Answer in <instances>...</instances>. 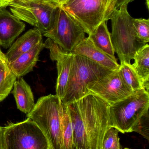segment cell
<instances>
[{
	"label": "cell",
	"instance_id": "15",
	"mask_svg": "<svg viewBox=\"0 0 149 149\" xmlns=\"http://www.w3.org/2000/svg\"><path fill=\"white\" fill-rule=\"evenodd\" d=\"M44 48L43 42L36 45L29 51L19 56L9 65L17 78L26 75L33 70L39 58L41 51Z\"/></svg>",
	"mask_w": 149,
	"mask_h": 149
},
{
	"label": "cell",
	"instance_id": "21",
	"mask_svg": "<svg viewBox=\"0 0 149 149\" xmlns=\"http://www.w3.org/2000/svg\"><path fill=\"white\" fill-rule=\"evenodd\" d=\"M61 115L63 149H73V130L68 106L62 103Z\"/></svg>",
	"mask_w": 149,
	"mask_h": 149
},
{
	"label": "cell",
	"instance_id": "17",
	"mask_svg": "<svg viewBox=\"0 0 149 149\" xmlns=\"http://www.w3.org/2000/svg\"><path fill=\"white\" fill-rule=\"evenodd\" d=\"M88 37L99 49L113 60L117 61L111 40V34L108 29L106 22H102L97 26L88 35Z\"/></svg>",
	"mask_w": 149,
	"mask_h": 149
},
{
	"label": "cell",
	"instance_id": "19",
	"mask_svg": "<svg viewBox=\"0 0 149 149\" xmlns=\"http://www.w3.org/2000/svg\"><path fill=\"white\" fill-rule=\"evenodd\" d=\"M134 63L132 65L134 70L142 80L144 88L149 92V45L146 44L135 54Z\"/></svg>",
	"mask_w": 149,
	"mask_h": 149
},
{
	"label": "cell",
	"instance_id": "20",
	"mask_svg": "<svg viewBox=\"0 0 149 149\" xmlns=\"http://www.w3.org/2000/svg\"><path fill=\"white\" fill-rule=\"evenodd\" d=\"M118 71L125 84L133 92L144 88L142 80L131 64L121 63Z\"/></svg>",
	"mask_w": 149,
	"mask_h": 149
},
{
	"label": "cell",
	"instance_id": "7",
	"mask_svg": "<svg viewBox=\"0 0 149 149\" xmlns=\"http://www.w3.org/2000/svg\"><path fill=\"white\" fill-rule=\"evenodd\" d=\"M8 7L15 16L39 29L43 35L52 28L59 6L50 0H14Z\"/></svg>",
	"mask_w": 149,
	"mask_h": 149
},
{
	"label": "cell",
	"instance_id": "30",
	"mask_svg": "<svg viewBox=\"0 0 149 149\" xmlns=\"http://www.w3.org/2000/svg\"><path fill=\"white\" fill-rule=\"evenodd\" d=\"M13 1H14V0H8V6L10 4V3H11V2Z\"/></svg>",
	"mask_w": 149,
	"mask_h": 149
},
{
	"label": "cell",
	"instance_id": "5",
	"mask_svg": "<svg viewBox=\"0 0 149 149\" xmlns=\"http://www.w3.org/2000/svg\"><path fill=\"white\" fill-rule=\"evenodd\" d=\"M149 92L142 89L134 92L125 99L109 105L112 127L122 134L132 133L143 117L148 113Z\"/></svg>",
	"mask_w": 149,
	"mask_h": 149
},
{
	"label": "cell",
	"instance_id": "2",
	"mask_svg": "<svg viewBox=\"0 0 149 149\" xmlns=\"http://www.w3.org/2000/svg\"><path fill=\"white\" fill-rule=\"evenodd\" d=\"M62 104L56 95L42 96L29 113V118L37 124L47 138L50 149H63Z\"/></svg>",
	"mask_w": 149,
	"mask_h": 149
},
{
	"label": "cell",
	"instance_id": "10",
	"mask_svg": "<svg viewBox=\"0 0 149 149\" xmlns=\"http://www.w3.org/2000/svg\"><path fill=\"white\" fill-rule=\"evenodd\" d=\"M87 88L109 105L125 99L134 92L122 80L118 70L113 71L99 80L91 82Z\"/></svg>",
	"mask_w": 149,
	"mask_h": 149
},
{
	"label": "cell",
	"instance_id": "27",
	"mask_svg": "<svg viewBox=\"0 0 149 149\" xmlns=\"http://www.w3.org/2000/svg\"><path fill=\"white\" fill-rule=\"evenodd\" d=\"M8 7V0H0V8H6Z\"/></svg>",
	"mask_w": 149,
	"mask_h": 149
},
{
	"label": "cell",
	"instance_id": "18",
	"mask_svg": "<svg viewBox=\"0 0 149 149\" xmlns=\"http://www.w3.org/2000/svg\"><path fill=\"white\" fill-rule=\"evenodd\" d=\"M17 78L0 48V102L10 93Z\"/></svg>",
	"mask_w": 149,
	"mask_h": 149
},
{
	"label": "cell",
	"instance_id": "14",
	"mask_svg": "<svg viewBox=\"0 0 149 149\" xmlns=\"http://www.w3.org/2000/svg\"><path fill=\"white\" fill-rule=\"evenodd\" d=\"M43 42V34L37 28L31 29L14 42L5 54L8 63Z\"/></svg>",
	"mask_w": 149,
	"mask_h": 149
},
{
	"label": "cell",
	"instance_id": "13",
	"mask_svg": "<svg viewBox=\"0 0 149 149\" xmlns=\"http://www.w3.org/2000/svg\"><path fill=\"white\" fill-rule=\"evenodd\" d=\"M74 55L84 57L105 68L115 70L119 69L120 65L99 49L94 45L90 38H85L71 52Z\"/></svg>",
	"mask_w": 149,
	"mask_h": 149
},
{
	"label": "cell",
	"instance_id": "26",
	"mask_svg": "<svg viewBox=\"0 0 149 149\" xmlns=\"http://www.w3.org/2000/svg\"><path fill=\"white\" fill-rule=\"evenodd\" d=\"M0 149H6L3 127H0Z\"/></svg>",
	"mask_w": 149,
	"mask_h": 149
},
{
	"label": "cell",
	"instance_id": "1",
	"mask_svg": "<svg viewBox=\"0 0 149 149\" xmlns=\"http://www.w3.org/2000/svg\"><path fill=\"white\" fill-rule=\"evenodd\" d=\"M66 105L73 128V149H102L104 135L111 127L109 104L90 93Z\"/></svg>",
	"mask_w": 149,
	"mask_h": 149
},
{
	"label": "cell",
	"instance_id": "22",
	"mask_svg": "<svg viewBox=\"0 0 149 149\" xmlns=\"http://www.w3.org/2000/svg\"><path fill=\"white\" fill-rule=\"evenodd\" d=\"M134 27L136 37L144 44L149 42V19L134 18Z\"/></svg>",
	"mask_w": 149,
	"mask_h": 149
},
{
	"label": "cell",
	"instance_id": "16",
	"mask_svg": "<svg viewBox=\"0 0 149 149\" xmlns=\"http://www.w3.org/2000/svg\"><path fill=\"white\" fill-rule=\"evenodd\" d=\"M13 88L12 93L17 108L24 113H29L35 105L33 93L29 85L21 77L15 81Z\"/></svg>",
	"mask_w": 149,
	"mask_h": 149
},
{
	"label": "cell",
	"instance_id": "28",
	"mask_svg": "<svg viewBox=\"0 0 149 149\" xmlns=\"http://www.w3.org/2000/svg\"><path fill=\"white\" fill-rule=\"evenodd\" d=\"M50 1L54 2L55 3H57V4H58L60 6L62 4V3H63V2L64 1V0H50Z\"/></svg>",
	"mask_w": 149,
	"mask_h": 149
},
{
	"label": "cell",
	"instance_id": "11",
	"mask_svg": "<svg viewBox=\"0 0 149 149\" xmlns=\"http://www.w3.org/2000/svg\"><path fill=\"white\" fill-rule=\"evenodd\" d=\"M44 48L50 50L52 61L57 62V79L56 84V95L63 98L68 81L74 54L64 50L52 40L47 38L44 43Z\"/></svg>",
	"mask_w": 149,
	"mask_h": 149
},
{
	"label": "cell",
	"instance_id": "31",
	"mask_svg": "<svg viewBox=\"0 0 149 149\" xmlns=\"http://www.w3.org/2000/svg\"><path fill=\"white\" fill-rule=\"evenodd\" d=\"M124 149H131L129 148H125Z\"/></svg>",
	"mask_w": 149,
	"mask_h": 149
},
{
	"label": "cell",
	"instance_id": "9",
	"mask_svg": "<svg viewBox=\"0 0 149 149\" xmlns=\"http://www.w3.org/2000/svg\"><path fill=\"white\" fill-rule=\"evenodd\" d=\"M85 34L81 25L60 6L52 28L43 35L52 40L64 50L71 52L85 39Z\"/></svg>",
	"mask_w": 149,
	"mask_h": 149
},
{
	"label": "cell",
	"instance_id": "24",
	"mask_svg": "<svg viewBox=\"0 0 149 149\" xmlns=\"http://www.w3.org/2000/svg\"><path fill=\"white\" fill-rule=\"evenodd\" d=\"M136 132L142 136L143 137L149 141V114H147L143 116L137 125L134 128L132 132Z\"/></svg>",
	"mask_w": 149,
	"mask_h": 149
},
{
	"label": "cell",
	"instance_id": "12",
	"mask_svg": "<svg viewBox=\"0 0 149 149\" xmlns=\"http://www.w3.org/2000/svg\"><path fill=\"white\" fill-rule=\"evenodd\" d=\"M25 28L22 21L5 8H0V46L9 48Z\"/></svg>",
	"mask_w": 149,
	"mask_h": 149
},
{
	"label": "cell",
	"instance_id": "23",
	"mask_svg": "<svg viewBox=\"0 0 149 149\" xmlns=\"http://www.w3.org/2000/svg\"><path fill=\"white\" fill-rule=\"evenodd\" d=\"M119 132L115 128H109L104 135L102 149H122L119 137Z\"/></svg>",
	"mask_w": 149,
	"mask_h": 149
},
{
	"label": "cell",
	"instance_id": "25",
	"mask_svg": "<svg viewBox=\"0 0 149 149\" xmlns=\"http://www.w3.org/2000/svg\"><path fill=\"white\" fill-rule=\"evenodd\" d=\"M114 4L115 5V9H118L122 6V5H128L129 3L132 2L134 0H113Z\"/></svg>",
	"mask_w": 149,
	"mask_h": 149
},
{
	"label": "cell",
	"instance_id": "8",
	"mask_svg": "<svg viewBox=\"0 0 149 149\" xmlns=\"http://www.w3.org/2000/svg\"><path fill=\"white\" fill-rule=\"evenodd\" d=\"M3 129L6 149H50L46 136L29 118Z\"/></svg>",
	"mask_w": 149,
	"mask_h": 149
},
{
	"label": "cell",
	"instance_id": "4",
	"mask_svg": "<svg viewBox=\"0 0 149 149\" xmlns=\"http://www.w3.org/2000/svg\"><path fill=\"white\" fill-rule=\"evenodd\" d=\"M109 20L112 22L111 38L115 52L121 63L131 64L136 52L145 45L136 37L134 18L129 15L127 5H122L115 10Z\"/></svg>",
	"mask_w": 149,
	"mask_h": 149
},
{
	"label": "cell",
	"instance_id": "29",
	"mask_svg": "<svg viewBox=\"0 0 149 149\" xmlns=\"http://www.w3.org/2000/svg\"><path fill=\"white\" fill-rule=\"evenodd\" d=\"M146 4L147 5V8L149 9V0H146Z\"/></svg>",
	"mask_w": 149,
	"mask_h": 149
},
{
	"label": "cell",
	"instance_id": "3",
	"mask_svg": "<svg viewBox=\"0 0 149 149\" xmlns=\"http://www.w3.org/2000/svg\"><path fill=\"white\" fill-rule=\"evenodd\" d=\"M113 71L84 57L74 55L62 103L68 105L89 94L87 86Z\"/></svg>",
	"mask_w": 149,
	"mask_h": 149
},
{
	"label": "cell",
	"instance_id": "6",
	"mask_svg": "<svg viewBox=\"0 0 149 149\" xmlns=\"http://www.w3.org/2000/svg\"><path fill=\"white\" fill-rule=\"evenodd\" d=\"M60 6L90 34L115 10L113 0H64Z\"/></svg>",
	"mask_w": 149,
	"mask_h": 149
}]
</instances>
